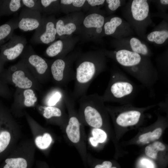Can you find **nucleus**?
I'll use <instances>...</instances> for the list:
<instances>
[{"label":"nucleus","instance_id":"obj_19","mask_svg":"<svg viewBox=\"0 0 168 168\" xmlns=\"http://www.w3.org/2000/svg\"><path fill=\"white\" fill-rule=\"evenodd\" d=\"M31 162L27 159L22 157L6 158L0 168H30Z\"/></svg>","mask_w":168,"mask_h":168},{"label":"nucleus","instance_id":"obj_34","mask_svg":"<svg viewBox=\"0 0 168 168\" xmlns=\"http://www.w3.org/2000/svg\"><path fill=\"white\" fill-rule=\"evenodd\" d=\"M106 2L109 4L108 7L112 11L117 9L120 5V1L119 0H107Z\"/></svg>","mask_w":168,"mask_h":168},{"label":"nucleus","instance_id":"obj_35","mask_svg":"<svg viewBox=\"0 0 168 168\" xmlns=\"http://www.w3.org/2000/svg\"><path fill=\"white\" fill-rule=\"evenodd\" d=\"M143 165L145 166L146 168H154V166L152 162L148 159L143 158L141 161Z\"/></svg>","mask_w":168,"mask_h":168},{"label":"nucleus","instance_id":"obj_17","mask_svg":"<svg viewBox=\"0 0 168 168\" xmlns=\"http://www.w3.org/2000/svg\"><path fill=\"white\" fill-rule=\"evenodd\" d=\"M18 18L10 19L0 26V47L9 40L14 30L18 28Z\"/></svg>","mask_w":168,"mask_h":168},{"label":"nucleus","instance_id":"obj_25","mask_svg":"<svg viewBox=\"0 0 168 168\" xmlns=\"http://www.w3.org/2000/svg\"><path fill=\"white\" fill-rule=\"evenodd\" d=\"M63 43L60 40H57L50 44L46 49L45 54L49 57L59 56L62 52Z\"/></svg>","mask_w":168,"mask_h":168},{"label":"nucleus","instance_id":"obj_7","mask_svg":"<svg viewBox=\"0 0 168 168\" xmlns=\"http://www.w3.org/2000/svg\"><path fill=\"white\" fill-rule=\"evenodd\" d=\"M108 112L116 124L122 127L133 126L138 124L142 118L143 112L145 108L138 109L125 104L120 107L106 106Z\"/></svg>","mask_w":168,"mask_h":168},{"label":"nucleus","instance_id":"obj_42","mask_svg":"<svg viewBox=\"0 0 168 168\" xmlns=\"http://www.w3.org/2000/svg\"><path fill=\"white\" fill-rule=\"evenodd\" d=\"M102 30V27L97 28L96 29V31L98 33H100Z\"/></svg>","mask_w":168,"mask_h":168},{"label":"nucleus","instance_id":"obj_1","mask_svg":"<svg viewBox=\"0 0 168 168\" xmlns=\"http://www.w3.org/2000/svg\"><path fill=\"white\" fill-rule=\"evenodd\" d=\"M78 101V113L83 124L92 128H101L108 122V112L102 96L97 93L86 95Z\"/></svg>","mask_w":168,"mask_h":168},{"label":"nucleus","instance_id":"obj_32","mask_svg":"<svg viewBox=\"0 0 168 168\" xmlns=\"http://www.w3.org/2000/svg\"><path fill=\"white\" fill-rule=\"evenodd\" d=\"M23 7L31 10L40 12H42V8L40 0H22Z\"/></svg>","mask_w":168,"mask_h":168},{"label":"nucleus","instance_id":"obj_21","mask_svg":"<svg viewBox=\"0 0 168 168\" xmlns=\"http://www.w3.org/2000/svg\"><path fill=\"white\" fill-rule=\"evenodd\" d=\"M104 18L97 13H92L86 16L83 21V24L86 28L102 27L104 25Z\"/></svg>","mask_w":168,"mask_h":168},{"label":"nucleus","instance_id":"obj_14","mask_svg":"<svg viewBox=\"0 0 168 168\" xmlns=\"http://www.w3.org/2000/svg\"><path fill=\"white\" fill-rule=\"evenodd\" d=\"M65 106H48L40 105L39 109L44 117L49 121L65 126L68 120V114Z\"/></svg>","mask_w":168,"mask_h":168},{"label":"nucleus","instance_id":"obj_22","mask_svg":"<svg viewBox=\"0 0 168 168\" xmlns=\"http://www.w3.org/2000/svg\"><path fill=\"white\" fill-rule=\"evenodd\" d=\"M162 130L161 128H157L152 132L146 133L140 135L138 141L142 144H146L158 139L162 135Z\"/></svg>","mask_w":168,"mask_h":168},{"label":"nucleus","instance_id":"obj_41","mask_svg":"<svg viewBox=\"0 0 168 168\" xmlns=\"http://www.w3.org/2000/svg\"><path fill=\"white\" fill-rule=\"evenodd\" d=\"M160 2L161 4L167 5L168 4V0H161Z\"/></svg>","mask_w":168,"mask_h":168},{"label":"nucleus","instance_id":"obj_11","mask_svg":"<svg viewBox=\"0 0 168 168\" xmlns=\"http://www.w3.org/2000/svg\"><path fill=\"white\" fill-rule=\"evenodd\" d=\"M46 18L43 17L40 25L36 30L30 41L35 44H48L54 42L57 35L55 24L52 18Z\"/></svg>","mask_w":168,"mask_h":168},{"label":"nucleus","instance_id":"obj_9","mask_svg":"<svg viewBox=\"0 0 168 168\" xmlns=\"http://www.w3.org/2000/svg\"><path fill=\"white\" fill-rule=\"evenodd\" d=\"M27 44L23 36L13 34L8 41L0 47V60L5 63L20 56Z\"/></svg>","mask_w":168,"mask_h":168},{"label":"nucleus","instance_id":"obj_24","mask_svg":"<svg viewBox=\"0 0 168 168\" xmlns=\"http://www.w3.org/2000/svg\"><path fill=\"white\" fill-rule=\"evenodd\" d=\"M166 149L165 145L159 141H156L147 146L145 149L146 155L149 157L156 159L158 153L164 151Z\"/></svg>","mask_w":168,"mask_h":168},{"label":"nucleus","instance_id":"obj_28","mask_svg":"<svg viewBox=\"0 0 168 168\" xmlns=\"http://www.w3.org/2000/svg\"><path fill=\"white\" fill-rule=\"evenodd\" d=\"M130 44L133 52L142 55H146L147 54V46L145 44L142 43L138 39L132 38L130 40Z\"/></svg>","mask_w":168,"mask_h":168},{"label":"nucleus","instance_id":"obj_30","mask_svg":"<svg viewBox=\"0 0 168 168\" xmlns=\"http://www.w3.org/2000/svg\"><path fill=\"white\" fill-rule=\"evenodd\" d=\"M86 168H117L113 166L112 162L108 161H105L101 163L96 162V161L91 157H88Z\"/></svg>","mask_w":168,"mask_h":168},{"label":"nucleus","instance_id":"obj_8","mask_svg":"<svg viewBox=\"0 0 168 168\" xmlns=\"http://www.w3.org/2000/svg\"><path fill=\"white\" fill-rule=\"evenodd\" d=\"M67 61L59 58L50 64L51 79L55 86L65 87L74 80L75 72Z\"/></svg>","mask_w":168,"mask_h":168},{"label":"nucleus","instance_id":"obj_18","mask_svg":"<svg viewBox=\"0 0 168 168\" xmlns=\"http://www.w3.org/2000/svg\"><path fill=\"white\" fill-rule=\"evenodd\" d=\"M22 7L21 0H0V17L12 15Z\"/></svg>","mask_w":168,"mask_h":168},{"label":"nucleus","instance_id":"obj_23","mask_svg":"<svg viewBox=\"0 0 168 168\" xmlns=\"http://www.w3.org/2000/svg\"><path fill=\"white\" fill-rule=\"evenodd\" d=\"M55 27L57 35L59 36L63 35H70L74 32L76 30L75 25L72 23L64 24L63 21L59 19L55 23Z\"/></svg>","mask_w":168,"mask_h":168},{"label":"nucleus","instance_id":"obj_16","mask_svg":"<svg viewBox=\"0 0 168 168\" xmlns=\"http://www.w3.org/2000/svg\"><path fill=\"white\" fill-rule=\"evenodd\" d=\"M149 7L147 1L134 0L131 5V11L133 18L137 21H142L148 16Z\"/></svg>","mask_w":168,"mask_h":168},{"label":"nucleus","instance_id":"obj_4","mask_svg":"<svg viewBox=\"0 0 168 168\" xmlns=\"http://www.w3.org/2000/svg\"><path fill=\"white\" fill-rule=\"evenodd\" d=\"M0 80L16 88L31 89L38 91H41L42 89V84L34 77L21 60L0 73Z\"/></svg>","mask_w":168,"mask_h":168},{"label":"nucleus","instance_id":"obj_6","mask_svg":"<svg viewBox=\"0 0 168 168\" xmlns=\"http://www.w3.org/2000/svg\"><path fill=\"white\" fill-rule=\"evenodd\" d=\"M20 56L34 77L41 84L51 80L50 63L37 54L31 45L26 46Z\"/></svg>","mask_w":168,"mask_h":168},{"label":"nucleus","instance_id":"obj_40","mask_svg":"<svg viewBox=\"0 0 168 168\" xmlns=\"http://www.w3.org/2000/svg\"><path fill=\"white\" fill-rule=\"evenodd\" d=\"M5 63L0 60V73L3 72L5 70L4 65Z\"/></svg>","mask_w":168,"mask_h":168},{"label":"nucleus","instance_id":"obj_15","mask_svg":"<svg viewBox=\"0 0 168 168\" xmlns=\"http://www.w3.org/2000/svg\"><path fill=\"white\" fill-rule=\"evenodd\" d=\"M67 91L63 88L51 87L43 96V105L48 106H65V99Z\"/></svg>","mask_w":168,"mask_h":168},{"label":"nucleus","instance_id":"obj_2","mask_svg":"<svg viewBox=\"0 0 168 168\" xmlns=\"http://www.w3.org/2000/svg\"><path fill=\"white\" fill-rule=\"evenodd\" d=\"M75 101L70 94L67 92L65 97V104L68 112V120L65 126V131L68 139L77 147L81 154L86 167L88 156L86 153L84 124L76 110Z\"/></svg>","mask_w":168,"mask_h":168},{"label":"nucleus","instance_id":"obj_3","mask_svg":"<svg viewBox=\"0 0 168 168\" xmlns=\"http://www.w3.org/2000/svg\"><path fill=\"white\" fill-rule=\"evenodd\" d=\"M137 92V87L127 76L113 72L102 96L104 102H116L125 105L130 104Z\"/></svg>","mask_w":168,"mask_h":168},{"label":"nucleus","instance_id":"obj_27","mask_svg":"<svg viewBox=\"0 0 168 168\" xmlns=\"http://www.w3.org/2000/svg\"><path fill=\"white\" fill-rule=\"evenodd\" d=\"M168 38V32L166 30L154 31L150 33L147 36L149 41L155 42L158 44H163Z\"/></svg>","mask_w":168,"mask_h":168},{"label":"nucleus","instance_id":"obj_36","mask_svg":"<svg viewBox=\"0 0 168 168\" xmlns=\"http://www.w3.org/2000/svg\"><path fill=\"white\" fill-rule=\"evenodd\" d=\"M86 1L90 5L92 6L102 5L105 1L104 0H88Z\"/></svg>","mask_w":168,"mask_h":168},{"label":"nucleus","instance_id":"obj_37","mask_svg":"<svg viewBox=\"0 0 168 168\" xmlns=\"http://www.w3.org/2000/svg\"><path fill=\"white\" fill-rule=\"evenodd\" d=\"M86 0H73L72 3L73 6L76 7H80L84 4Z\"/></svg>","mask_w":168,"mask_h":168},{"label":"nucleus","instance_id":"obj_31","mask_svg":"<svg viewBox=\"0 0 168 168\" xmlns=\"http://www.w3.org/2000/svg\"><path fill=\"white\" fill-rule=\"evenodd\" d=\"M42 12H52L57 10L58 1L56 0H40Z\"/></svg>","mask_w":168,"mask_h":168},{"label":"nucleus","instance_id":"obj_26","mask_svg":"<svg viewBox=\"0 0 168 168\" xmlns=\"http://www.w3.org/2000/svg\"><path fill=\"white\" fill-rule=\"evenodd\" d=\"M53 139L50 133L48 132L37 136L35 142L36 146L39 149L45 150L47 149L51 145Z\"/></svg>","mask_w":168,"mask_h":168},{"label":"nucleus","instance_id":"obj_39","mask_svg":"<svg viewBox=\"0 0 168 168\" xmlns=\"http://www.w3.org/2000/svg\"><path fill=\"white\" fill-rule=\"evenodd\" d=\"M60 1V3L64 5H70L72 2V0H62Z\"/></svg>","mask_w":168,"mask_h":168},{"label":"nucleus","instance_id":"obj_10","mask_svg":"<svg viewBox=\"0 0 168 168\" xmlns=\"http://www.w3.org/2000/svg\"><path fill=\"white\" fill-rule=\"evenodd\" d=\"M0 100V154L7 148L11 141L12 128L15 122L6 106Z\"/></svg>","mask_w":168,"mask_h":168},{"label":"nucleus","instance_id":"obj_12","mask_svg":"<svg viewBox=\"0 0 168 168\" xmlns=\"http://www.w3.org/2000/svg\"><path fill=\"white\" fill-rule=\"evenodd\" d=\"M42 17L40 12L23 7L18 17V28L24 32L36 30L40 25Z\"/></svg>","mask_w":168,"mask_h":168},{"label":"nucleus","instance_id":"obj_20","mask_svg":"<svg viewBox=\"0 0 168 168\" xmlns=\"http://www.w3.org/2000/svg\"><path fill=\"white\" fill-rule=\"evenodd\" d=\"M92 128L89 142L92 147H96L99 143H102L106 141L107 136L106 133L101 128Z\"/></svg>","mask_w":168,"mask_h":168},{"label":"nucleus","instance_id":"obj_13","mask_svg":"<svg viewBox=\"0 0 168 168\" xmlns=\"http://www.w3.org/2000/svg\"><path fill=\"white\" fill-rule=\"evenodd\" d=\"M13 96L12 109L18 113L24 108L34 106L37 102L35 90L31 89L16 88Z\"/></svg>","mask_w":168,"mask_h":168},{"label":"nucleus","instance_id":"obj_29","mask_svg":"<svg viewBox=\"0 0 168 168\" xmlns=\"http://www.w3.org/2000/svg\"><path fill=\"white\" fill-rule=\"evenodd\" d=\"M122 20L120 18L115 17L112 18L110 21L106 22L104 25L105 33L107 35L113 34L116 28L122 23Z\"/></svg>","mask_w":168,"mask_h":168},{"label":"nucleus","instance_id":"obj_5","mask_svg":"<svg viewBox=\"0 0 168 168\" xmlns=\"http://www.w3.org/2000/svg\"><path fill=\"white\" fill-rule=\"evenodd\" d=\"M94 61L81 60L77 67L74 88L70 94L75 101L86 95L91 83L102 71V68Z\"/></svg>","mask_w":168,"mask_h":168},{"label":"nucleus","instance_id":"obj_38","mask_svg":"<svg viewBox=\"0 0 168 168\" xmlns=\"http://www.w3.org/2000/svg\"><path fill=\"white\" fill-rule=\"evenodd\" d=\"M37 168H49L47 164L45 162H41L37 165Z\"/></svg>","mask_w":168,"mask_h":168},{"label":"nucleus","instance_id":"obj_33","mask_svg":"<svg viewBox=\"0 0 168 168\" xmlns=\"http://www.w3.org/2000/svg\"><path fill=\"white\" fill-rule=\"evenodd\" d=\"M12 96V93L8 85L0 80V96L9 100Z\"/></svg>","mask_w":168,"mask_h":168}]
</instances>
